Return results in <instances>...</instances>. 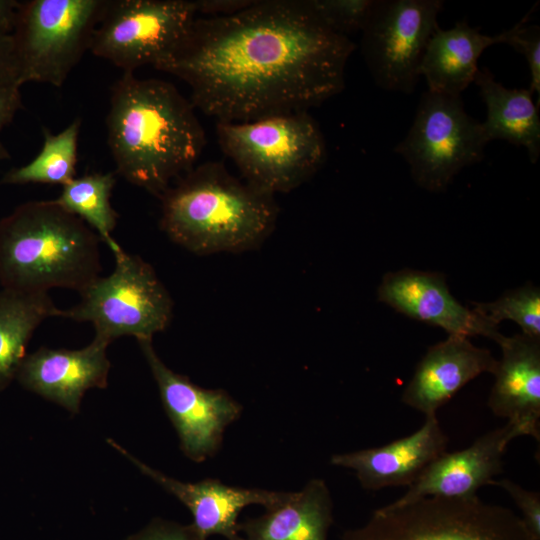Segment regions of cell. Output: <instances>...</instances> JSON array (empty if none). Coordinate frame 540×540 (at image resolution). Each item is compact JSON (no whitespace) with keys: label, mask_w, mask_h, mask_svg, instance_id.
Returning a JSON list of instances; mask_svg holds the SVG:
<instances>
[{"label":"cell","mask_w":540,"mask_h":540,"mask_svg":"<svg viewBox=\"0 0 540 540\" xmlns=\"http://www.w3.org/2000/svg\"><path fill=\"white\" fill-rule=\"evenodd\" d=\"M355 48L307 0H254L232 15L197 17L153 67L183 80L194 108L239 122L308 111L339 94Z\"/></svg>","instance_id":"cell-1"},{"label":"cell","mask_w":540,"mask_h":540,"mask_svg":"<svg viewBox=\"0 0 540 540\" xmlns=\"http://www.w3.org/2000/svg\"><path fill=\"white\" fill-rule=\"evenodd\" d=\"M107 141L116 174L160 199L205 144L195 108L170 82L124 72L112 86Z\"/></svg>","instance_id":"cell-2"},{"label":"cell","mask_w":540,"mask_h":540,"mask_svg":"<svg viewBox=\"0 0 540 540\" xmlns=\"http://www.w3.org/2000/svg\"><path fill=\"white\" fill-rule=\"evenodd\" d=\"M160 201L161 230L196 255L253 250L272 233L278 217L273 195L240 181L219 161L194 166Z\"/></svg>","instance_id":"cell-3"},{"label":"cell","mask_w":540,"mask_h":540,"mask_svg":"<svg viewBox=\"0 0 540 540\" xmlns=\"http://www.w3.org/2000/svg\"><path fill=\"white\" fill-rule=\"evenodd\" d=\"M99 237L54 200L30 201L0 219L2 288L80 293L101 271Z\"/></svg>","instance_id":"cell-4"},{"label":"cell","mask_w":540,"mask_h":540,"mask_svg":"<svg viewBox=\"0 0 540 540\" xmlns=\"http://www.w3.org/2000/svg\"><path fill=\"white\" fill-rule=\"evenodd\" d=\"M216 134L244 181L273 196L308 181L327 158L323 133L308 111L217 121Z\"/></svg>","instance_id":"cell-5"},{"label":"cell","mask_w":540,"mask_h":540,"mask_svg":"<svg viewBox=\"0 0 540 540\" xmlns=\"http://www.w3.org/2000/svg\"><path fill=\"white\" fill-rule=\"evenodd\" d=\"M342 540H531L509 508L468 498L424 497L390 503Z\"/></svg>","instance_id":"cell-6"},{"label":"cell","mask_w":540,"mask_h":540,"mask_svg":"<svg viewBox=\"0 0 540 540\" xmlns=\"http://www.w3.org/2000/svg\"><path fill=\"white\" fill-rule=\"evenodd\" d=\"M113 255V271L91 282L61 317L91 323L95 336L109 343L122 336L152 340L171 322L172 298L148 262L123 249Z\"/></svg>","instance_id":"cell-7"},{"label":"cell","mask_w":540,"mask_h":540,"mask_svg":"<svg viewBox=\"0 0 540 540\" xmlns=\"http://www.w3.org/2000/svg\"><path fill=\"white\" fill-rule=\"evenodd\" d=\"M106 0L20 2L12 35L18 84L61 87L89 50Z\"/></svg>","instance_id":"cell-8"},{"label":"cell","mask_w":540,"mask_h":540,"mask_svg":"<svg viewBox=\"0 0 540 540\" xmlns=\"http://www.w3.org/2000/svg\"><path fill=\"white\" fill-rule=\"evenodd\" d=\"M487 144L481 123L465 111L461 95L427 90L394 152L408 163L418 186L442 192L463 168L484 158Z\"/></svg>","instance_id":"cell-9"},{"label":"cell","mask_w":540,"mask_h":540,"mask_svg":"<svg viewBox=\"0 0 540 540\" xmlns=\"http://www.w3.org/2000/svg\"><path fill=\"white\" fill-rule=\"evenodd\" d=\"M196 0H106L89 50L124 72L154 66L197 18Z\"/></svg>","instance_id":"cell-10"},{"label":"cell","mask_w":540,"mask_h":540,"mask_svg":"<svg viewBox=\"0 0 540 540\" xmlns=\"http://www.w3.org/2000/svg\"><path fill=\"white\" fill-rule=\"evenodd\" d=\"M443 7L442 0H377L361 32V52L377 86L405 94L415 90Z\"/></svg>","instance_id":"cell-11"},{"label":"cell","mask_w":540,"mask_h":540,"mask_svg":"<svg viewBox=\"0 0 540 540\" xmlns=\"http://www.w3.org/2000/svg\"><path fill=\"white\" fill-rule=\"evenodd\" d=\"M138 343L184 455L197 463L214 456L226 427L240 417L242 406L225 390L202 388L172 371L155 352L152 340Z\"/></svg>","instance_id":"cell-12"},{"label":"cell","mask_w":540,"mask_h":540,"mask_svg":"<svg viewBox=\"0 0 540 540\" xmlns=\"http://www.w3.org/2000/svg\"><path fill=\"white\" fill-rule=\"evenodd\" d=\"M377 298L401 314L444 329L449 336L481 335L496 343L503 337L498 327L451 294L445 276L439 272H388L378 287Z\"/></svg>","instance_id":"cell-13"},{"label":"cell","mask_w":540,"mask_h":540,"mask_svg":"<svg viewBox=\"0 0 540 540\" xmlns=\"http://www.w3.org/2000/svg\"><path fill=\"white\" fill-rule=\"evenodd\" d=\"M108 443L183 503L192 514V526L206 539L220 535L227 540H243L238 518L245 507L257 504L265 510L271 509L289 499L292 493L229 486L211 478L181 482L141 462L113 440L108 439Z\"/></svg>","instance_id":"cell-14"},{"label":"cell","mask_w":540,"mask_h":540,"mask_svg":"<svg viewBox=\"0 0 540 540\" xmlns=\"http://www.w3.org/2000/svg\"><path fill=\"white\" fill-rule=\"evenodd\" d=\"M109 342L94 336L86 347L51 349L41 347L24 357L17 372L19 383L71 413H78L85 392L107 386Z\"/></svg>","instance_id":"cell-15"},{"label":"cell","mask_w":540,"mask_h":540,"mask_svg":"<svg viewBox=\"0 0 540 540\" xmlns=\"http://www.w3.org/2000/svg\"><path fill=\"white\" fill-rule=\"evenodd\" d=\"M520 436L510 423L477 438L469 447L444 452L435 458L394 501L404 504L424 497L468 498L482 486L490 485L502 472V458L508 444Z\"/></svg>","instance_id":"cell-16"},{"label":"cell","mask_w":540,"mask_h":540,"mask_svg":"<svg viewBox=\"0 0 540 540\" xmlns=\"http://www.w3.org/2000/svg\"><path fill=\"white\" fill-rule=\"evenodd\" d=\"M497 364L489 350L476 347L467 337L450 335L427 350L401 400L425 416L436 415L468 382L485 372L494 374Z\"/></svg>","instance_id":"cell-17"},{"label":"cell","mask_w":540,"mask_h":540,"mask_svg":"<svg viewBox=\"0 0 540 540\" xmlns=\"http://www.w3.org/2000/svg\"><path fill=\"white\" fill-rule=\"evenodd\" d=\"M447 443L436 415H430L409 436L379 447L335 454L330 463L354 470L367 490L410 486L435 458L446 452Z\"/></svg>","instance_id":"cell-18"},{"label":"cell","mask_w":540,"mask_h":540,"mask_svg":"<svg viewBox=\"0 0 540 540\" xmlns=\"http://www.w3.org/2000/svg\"><path fill=\"white\" fill-rule=\"evenodd\" d=\"M502 357L494 372L495 382L488 407L506 418L520 436L540 439V338L525 334L503 336L498 342Z\"/></svg>","instance_id":"cell-19"},{"label":"cell","mask_w":540,"mask_h":540,"mask_svg":"<svg viewBox=\"0 0 540 540\" xmlns=\"http://www.w3.org/2000/svg\"><path fill=\"white\" fill-rule=\"evenodd\" d=\"M505 44V33L490 36L482 34L463 19L449 29L439 26L426 47L420 75L424 76L428 90L445 95H461L478 72V60L485 49Z\"/></svg>","instance_id":"cell-20"},{"label":"cell","mask_w":540,"mask_h":540,"mask_svg":"<svg viewBox=\"0 0 540 540\" xmlns=\"http://www.w3.org/2000/svg\"><path fill=\"white\" fill-rule=\"evenodd\" d=\"M333 501L322 479L310 480L282 504L239 522L243 540H327Z\"/></svg>","instance_id":"cell-21"},{"label":"cell","mask_w":540,"mask_h":540,"mask_svg":"<svg viewBox=\"0 0 540 540\" xmlns=\"http://www.w3.org/2000/svg\"><path fill=\"white\" fill-rule=\"evenodd\" d=\"M474 83L486 105L481 127L488 143L504 140L524 147L530 162L536 163L540 156V117L533 93L529 89L506 88L487 68H479Z\"/></svg>","instance_id":"cell-22"},{"label":"cell","mask_w":540,"mask_h":540,"mask_svg":"<svg viewBox=\"0 0 540 540\" xmlns=\"http://www.w3.org/2000/svg\"><path fill=\"white\" fill-rule=\"evenodd\" d=\"M61 313L46 292L0 290V391L16 378L36 328Z\"/></svg>","instance_id":"cell-23"},{"label":"cell","mask_w":540,"mask_h":540,"mask_svg":"<svg viewBox=\"0 0 540 540\" xmlns=\"http://www.w3.org/2000/svg\"><path fill=\"white\" fill-rule=\"evenodd\" d=\"M115 183L114 172L87 173L63 185L59 196L53 199L90 227L113 254L122 249L112 237L118 220V214L111 204Z\"/></svg>","instance_id":"cell-24"},{"label":"cell","mask_w":540,"mask_h":540,"mask_svg":"<svg viewBox=\"0 0 540 540\" xmlns=\"http://www.w3.org/2000/svg\"><path fill=\"white\" fill-rule=\"evenodd\" d=\"M80 126V118H75L66 128L56 134L43 127V144L39 153L30 162L7 171L1 178L0 184L37 183L63 186L74 179Z\"/></svg>","instance_id":"cell-25"},{"label":"cell","mask_w":540,"mask_h":540,"mask_svg":"<svg viewBox=\"0 0 540 540\" xmlns=\"http://www.w3.org/2000/svg\"><path fill=\"white\" fill-rule=\"evenodd\" d=\"M471 304L495 327L503 320H512L522 334L540 338V290L533 284L508 290L493 302Z\"/></svg>","instance_id":"cell-26"},{"label":"cell","mask_w":540,"mask_h":540,"mask_svg":"<svg viewBox=\"0 0 540 540\" xmlns=\"http://www.w3.org/2000/svg\"><path fill=\"white\" fill-rule=\"evenodd\" d=\"M307 3L326 27L348 37L362 32L377 0H307Z\"/></svg>","instance_id":"cell-27"},{"label":"cell","mask_w":540,"mask_h":540,"mask_svg":"<svg viewBox=\"0 0 540 540\" xmlns=\"http://www.w3.org/2000/svg\"><path fill=\"white\" fill-rule=\"evenodd\" d=\"M529 11L513 27L504 30L505 44L511 46L515 51L521 53L529 66L530 86L532 93H537L538 103L540 99V27L532 24L527 25L530 18Z\"/></svg>","instance_id":"cell-28"},{"label":"cell","mask_w":540,"mask_h":540,"mask_svg":"<svg viewBox=\"0 0 540 540\" xmlns=\"http://www.w3.org/2000/svg\"><path fill=\"white\" fill-rule=\"evenodd\" d=\"M490 485L504 489L521 512V522L531 540H540V494L509 479L492 480Z\"/></svg>","instance_id":"cell-29"},{"label":"cell","mask_w":540,"mask_h":540,"mask_svg":"<svg viewBox=\"0 0 540 540\" xmlns=\"http://www.w3.org/2000/svg\"><path fill=\"white\" fill-rule=\"evenodd\" d=\"M126 540H207L193 526L160 518L153 519Z\"/></svg>","instance_id":"cell-30"},{"label":"cell","mask_w":540,"mask_h":540,"mask_svg":"<svg viewBox=\"0 0 540 540\" xmlns=\"http://www.w3.org/2000/svg\"><path fill=\"white\" fill-rule=\"evenodd\" d=\"M20 88L21 86L15 82H0V160L11 158L1 139V132L23 107Z\"/></svg>","instance_id":"cell-31"},{"label":"cell","mask_w":540,"mask_h":540,"mask_svg":"<svg viewBox=\"0 0 540 540\" xmlns=\"http://www.w3.org/2000/svg\"><path fill=\"white\" fill-rule=\"evenodd\" d=\"M253 2L254 0H196V5L198 14L220 17L235 14Z\"/></svg>","instance_id":"cell-32"},{"label":"cell","mask_w":540,"mask_h":540,"mask_svg":"<svg viewBox=\"0 0 540 540\" xmlns=\"http://www.w3.org/2000/svg\"><path fill=\"white\" fill-rule=\"evenodd\" d=\"M17 65L12 35H0V82L17 81Z\"/></svg>","instance_id":"cell-33"},{"label":"cell","mask_w":540,"mask_h":540,"mask_svg":"<svg viewBox=\"0 0 540 540\" xmlns=\"http://www.w3.org/2000/svg\"><path fill=\"white\" fill-rule=\"evenodd\" d=\"M20 1L0 0V35L13 33L19 11Z\"/></svg>","instance_id":"cell-34"}]
</instances>
